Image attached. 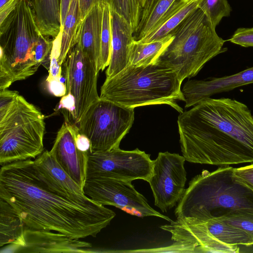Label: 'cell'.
Returning a JSON list of instances; mask_svg holds the SVG:
<instances>
[{
	"instance_id": "8fae6325",
	"label": "cell",
	"mask_w": 253,
	"mask_h": 253,
	"mask_svg": "<svg viewBox=\"0 0 253 253\" xmlns=\"http://www.w3.org/2000/svg\"><path fill=\"white\" fill-rule=\"evenodd\" d=\"M67 93L75 99L77 125L90 106L99 99L97 91L98 72L96 66L76 43L69 50L63 63Z\"/></svg>"
},
{
	"instance_id": "d6a6232c",
	"label": "cell",
	"mask_w": 253,
	"mask_h": 253,
	"mask_svg": "<svg viewBox=\"0 0 253 253\" xmlns=\"http://www.w3.org/2000/svg\"><path fill=\"white\" fill-rule=\"evenodd\" d=\"M229 41L243 47H253V27L237 29Z\"/></svg>"
},
{
	"instance_id": "f35d334b",
	"label": "cell",
	"mask_w": 253,
	"mask_h": 253,
	"mask_svg": "<svg viewBox=\"0 0 253 253\" xmlns=\"http://www.w3.org/2000/svg\"><path fill=\"white\" fill-rule=\"evenodd\" d=\"M75 141L77 147L80 151L85 153L90 151V141L85 135L78 133L75 137Z\"/></svg>"
},
{
	"instance_id": "d590c367",
	"label": "cell",
	"mask_w": 253,
	"mask_h": 253,
	"mask_svg": "<svg viewBox=\"0 0 253 253\" xmlns=\"http://www.w3.org/2000/svg\"><path fill=\"white\" fill-rule=\"evenodd\" d=\"M46 82L48 90L53 95L62 97L66 94V84L60 80L53 79Z\"/></svg>"
},
{
	"instance_id": "30bf717a",
	"label": "cell",
	"mask_w": 253,
	"mask_h": 253,
	"mask_svg": "<svg viewBox=\"0 0 253 253\" xmlns=\"http://www.w3.org/2000/svg\"><path fill=\"white\" fill-rule=\"evenodd\" d=\"M83 191L87 197L103 206L110 205L125 209L141 217L156 216L171 221L169 217L151 207L130 181L104 177L87 179Z\"/></svg>"
},
{
	"instance_id": "4316f807",
	"label": "cell",
	"mask_w": 253,
	"mask_h": 253,
	"mask_svg": "<svg viewBox=\"0 0 253 253\" xmlns=\"http://www.w3.org/2000/svg\"><path fill=\"white\" fill-rule=\"evenodd\" d=\"M111 10L122 16L132 27L134 32L139 22L142 7L138 0H102Z\"/></svg>"
},
{
	"instance_id": "ab89813d",
	"label": "cell",
	"mask_w": 253,
	"mask_h": 253,
	"mask_svg": "<svg viewBox=\"0 0 253 253\" xmlns=\"http://www.w3.org/2000/svg\"><path fill=\"white\" fill-rule=\"evenodd\" d=\"M71 0H61V19L62 26L68 11Z\"/></svg>"
},
{
	"instance_id": "484cf974",
	"label": "cell",
	"mask_w": 253,
	"mask_h": 253,
	"mask_svg": "<svg viewBox=\"0 0 253 253\" xmlns=\"http://www.w3.org/2000/svg\"><path fill=\"white\" fill-rule=\"evenodd\" d=\"M205 221L211 233L222 242L232 246H251L248 236L239 228L216 218Z\"/></svg>"
},
{
	"instance_id": "9a60e30c",
	"label": "cell",
	"mask_w": 253,
	"mask_h": 253,
	"mask_svg": "<svg viewBox=\"0 0 253 253\" xmlns=\"http://www.w3.org/2000/svg\"><path fill=\"white\" fill-rule=\"evenodd\" d=\"M65 121L57 132L50 152L65 171L83 190L86 180L87 153L77 147L75 137L79 132L78 126L69 121L64 115Z\"/></svg>"
},
{
	"instance_id": "603a6c76",
	"label": "cell",
	"mask_w": 253,
	"mask_h": 253,
	"mask_svg": "<svg viewBox=\"0 0 253 253\" xmlns=\"http://www.w3.org/2000/svg\"><path fill=\"white\" fill-rule=\"evenodd\" d=\"M173 39L169 33L165 37L149 42L133 40L129 46V64L135 66L155 63Z\"/></svg>"
},
{
	"instance_id": "7402d4cb",
	"label": "cell",
	"mask_w": 253,
	"mask_h": 253,
	"mask_svg": "<svg viewBox=\"0 0 253 253\" xmlns=\"http://www.w3.org/2000/svg\"><path fill=\"white\" fill-rule=\"evenodd\" d=\"M25 226L14 208L0 198V247L18 243Z\"/></svg>"
},
{
	"instance_id": "836d02e7",
	"label": "cell",
	"mask_w": 253,
	"mask_h": 253,
	"mask_svg": "<svg viewBox=\"0 0 253 253\" xmlns=\"http://www.w3.org/2000/svg\"><path fill=\"white\" fill-rule=\"evenodd\" d=\"M233 177L238 183L253 192V164L239 168H234Z\"/></svg>"
},
{
	"instance_id": "5b68a950",
	"label": "cell",
	"mask_w": 253,
	"mask_h": 253,
	"mask_svg": "<svg viewBox=\"0 0 253 253\" xmlns=\"http://www.w3.org/2000/svg\"><path fill=\"white\" fill-rule=\"evenodd\" d=\"M215 29L198 7L170 32L173 39L155 63L173 70L181 82L195 76L206 63L227 50Z\"/></svg>"
},
{
	"instance_id": "52a82bcc",
	"label": "cell",
	"mask_w": 253,
	"mask_h": 253,
	"mask_svg": "<svg viewBox=\"0 0 253 253\" xmlns=\"http://www.w3.org/2000/svg\"><path fill=\"white\" fill-rule=\"evenodd\" d=\"M44 116L19 94L0 113V165L35 159L43 152Z\"/></svg>"
},
{
	"instance_id": "3957f363",
	"label": "cell",
	"mask_w": 253,
	"mask_h": 253,
	"mask_svg": "<svg viewBox=\"0 0 253 253\" xmlns=\"http://www.w3.org/2000/svg\"><path fill=\"white\" fill-rule=\"evenodd\" d=\"M181 83L173 70L160 64L135 66L128 63L116 75L106 78L99 97L131 108L166 104L182 113L183 109L177 103L185 102Z\"/></svg>"
},
{
	"instance_id": "8992f818",
	"label": "cell",
	"mask_w": 253,
	"mask_h": 253,
	"mask_svg": "<svg viewBox=\"0 0 253 253\" xmlns=\"http://www.w3.org/2000/svg\"><path fill=\"white\" fill-rule=\"evenodd\" d=\"M41 34L29 0H19L0 23V90L37 72L35 47Z\"/></svg>"
},
{
	"instance_id": "9c48e42d",
	"label": "cell",
	"mask_w": 253,
	"mask_h": 253,
	"mask_svg": "<svg viewBox=\"0 0 253 253\" xmlns=\"http://www.w3.org/2000/svg\"><path fill=\"white\" fill-rule=\"evenodd\" d=\"M153 164L150 155L138 148L89 151L86 155V179L104 177L130 181L142 179L148 182L153 174Z\"/></svg>"
},
{
	"instance_id": "7c38bea8",
	"label": "cell",
	"mask_w": 253,
	"mask_h": 253,
	"mask_svg": "<svg viewBox=\"0 0 253 253\" xmlns=\"http://www.w3.org/2000/svg\"><path fill=\"white\" fill-rule=\"evenodd\" d=\"M154 161L153 172L148 183L155 205L163 212L173 208L185 191V159L178 154L160 152Z\"/></svg>"
},
{
	"instance_id": "f1b7e54d",
	"label": "cell",
	"mask_w": 253,
	"mask_h": 253,
	"mask_svg": "<svg viewBox=\"0 0 253 253\" xmlns=\"http://www.w3.org/2000/svg\"><path fill=\"white\" fill-rule=\"evenodd\" d=\"M111 8L110 5L103 2V20L101 37V70L108 66L111 52Z\"/></svg>"
},
{
	"instance_id": "8d00e7d4",
	"label": "cell",
	"mask_w": 253,
	"mask_h": 253,
	"mask_svg": "<svg viewBox=\"0 0 253 253\" xmlns=\"http://www.w3.org/2000/svg\"><path fill=\"white\" fill-rule=\"evenodd\" d=\"M103 2L102 0H79L81 22L95 5Z\"/></svg>"
},
{
	"instance_id": "cb8c5ba5",
	"label": "cell",
	"mask_w": 253,
	"mask_h": 253,
	"mask_svg": "<svg viewBox=\"0 0 253 253\" xmlns=\"http://www.w3.org/2000/svg\"><path fill=\"white\" fill-rule=\"evenodd\" d=\"M175 0H147L142 8L139 22L133 34L134 40L140 41L152 32Z\"/></svg>"
},
{
	"instance_id": "6da1fadb",
	"label": "cell",
	"mask_w": 253,
	"mask_h": 253,
	"mask_svg": "<svg viewBox=\"0 0 253 253\" xmlns=\"http://www.w3.org/2000/svg\"><path fill=\"white\" fill-rule=\"evenodd\" d=\"M33 160L1 166L0 198L16 211L26 227L61 233L73 239L95 237L116 215L91 200L77 202L45 188L37 177Z\"/></svg>"
},
{
	"instance_id": "7a4b0ae2",
	"label": "cell",
	"mask_w": 253,
	"mask_h": 253,
	"mask_svg": "<svg viewBox=\"0 0 253 253\" xmlns=\"http://www.w3.org/2000/svg\"><path fill=\"white\" fill-rule=\"evenodd\" d=\"M177 124L186 161L222 166L253 164V115L245 104L206 98L180 113Z\"/></svg>"
},
{
	"instance_id": "44dd1931",
	"label": "cell",
	"mask_w": 253,
	"mask_h": 253,
	"mask_svg": "<svg viewBox=\"0 0 253 253\" xmlns=\"http://www.w3.org/2000/svg\"><path fill=\"white\" fill-rule=\"evenodd\" d=\"M41 33L53 39L62 32L61 0H29Z\"/></svg>"
},
{
	"instance_id": "83f0119b",
	"label": "cell",
	"mask_w": 253,
	"mask_h": 253,
	"mask_svg": "<svg viewBox=\"0 0 253 253\" xmlns=\"http://www.w3.org/2000/svg\"><path fill=\"white\" fill-rule=\"evenodd\" d=\"M216 218L243 230L253 246V210H236Z\"/></svg>"
},
{
	"instance_id": "e0dca14e",
	"label": "cell",
	"mask_w": 253,
	"mask_h": 253,
	"mask_svg": "<svg viewBox=\"0 0 253 253\" xmlns=\"http://www.w3.org/2000/svg\"><path fill=\"white\" fill-rule=\"evenodd\" d=\"M253 84V67L230 76L187 81L181 91L185 98V108L194 106L203 99Z\"/></svg>"
},
{
	"instance_id": "277c9868",
	"label": "cell",
	"mask_w": 253,
	"mask_h": 253,
	"mask_svg": "<svg viewBox=\"0 0 253 253\" xmlns=\"http://www.w3.org/2000/svg\"><path fill=\"white\" fill-rule=\"evenodd\" d=\"M233 169L224 166L195 176L175 210L177 219L205 221L236 210H253V192L234 179Z\"/></svg>"
},
{
	"instance_id": "5bb4252c",
	"label": "cell",
	"mask_w": 253,
	"mask_h": 253,
	"mask_svg": "<svg viewBox=\"0 0 253 253\" xmlns=\"http://www.w3.org/2000/svg\"><path fill=\"white\" fill-rule=\"evenodd\" d=\"M91 247L89 243L61 233L25 226L21 240L3 246L0 253H88L93 252Z\"/></svg>"
},
{
	"instance_id": "f546056e",
	"label": "cell",
	"mask_w": 253,
	"mask_h": 253,
	"mask_svg": "<svg viewBox=\"0 0 253 253\" xmlns=\"http://www.w3.org/2000/svg\"><path fill=\"white\" fill-rule=\"evenodd\" d=\"M198 7L215 28L223 17L230 15L231 11L227 0H202Z\"/></svg>"
},
{
	"instance_id": "1f68e13d",
	"label": "cell",
	"mask_w": 253,
	"mask_h": 253,
	"mask_svg": "<svg viewBox=\"0 0 253 253\" xmlns=\"http://www.w3.org/2000/svg\"><path fill=\"white\" fill-rule=\"evenodd\" d=\"M61 33L53 40L52 47L50 53V67L48 76L46 81L53 79L60 80L61 77V66L60 64V56L61 52Z\"/></svg>"
},
{
	"instance_id": "ac0fdd59",
	"label": "cell",
	"mask_w": 253,
	"mask_h": 253,
	"mask_svg": "<svg viewBox=\"0 0 253 253\" xmlns=\"http://www.w3.org/2000/svg\"><path fill=\"white\" fill-rule=\"evenodd\" d=\"M111 52L106 71V78L114 77L129 63V46L134 40V31L121 15L111 10Z\"/></svg>"
},
{
	"instance_id": "ffe728a7",
	"label": "cell",
	"mask_w": 253,
	"mask_h": 253,
	"mask_svg": "<svg viewBox=\"0 0 253 253\" xmlns=\"http://www.w3.org/2000/svg\"><path fill=\"white\" fill-rule=\"evenodd\" d=\"M202 0H175L164 15L155 29L139 41L149 42L165 37L190 13L197 9Z\"/></svg>"
},
{
	"instance_id": "ba28073f",
	"label": "cell",
	"mask_w": 253,
	"mask_h": 253,
	"mask_svg": "<svg viewBox=\"0 0 253 253\" xmlns=\"http://www.w3.org/2000/svg\"><path fill=\"white\" fill-rule=\"evenodd\" d=\"M134 119V108L100 98L83 116L78 127L89 139L91 152L109 151L119 147Z\"/></svg>"
},
{
	"instance_id": "e575fe53",
	"label": "cell",
	"mask_w": 253,
	"mask_h": 253,
	"mask_svg": "<svg viewBox=\"0 0 253 253\" xmlns=\"http://www.w3.org/2000/svg\"><path fill=\"white\" fill-rule=\"evenodd\" d=\"M64 109L67 111L73 121L75 116L76 102L74 96L67 93L60 99L58 109Z\"/></svg>"
},
{
	"instance_id": "4dcf8cb0",
	"label": "cell",
	"mask_w": 253,
	"mask_h": 253,
	"mask_svg": "<svg viewBox=\"0 0 253 253\" xmlns=\"http://www.w3.org/2000/svg\"><path fill=\"white\" fill-rule=\"evenodd\" d=\"M53 40L41 34L35 47V58L36 62L42 65L47 70L50 67V53Z\"/></svg>"
},
{
	"instance_id": "74e56055",
	"label": "cell",
	"mask_w": 253,
	"mask_h": 253,
	"mask_svg": "<svg viewBox=\"0 0 253 253\" xmlns=\"http://www.w3.org/2000/svg\"><path fill=\"white\" fill-rule=\"evenodd\" d=\"M19 0H0V23L15 8Z\"/></svg>"
},
{
	"instance_id": "d6986e66",
	"label": "cell",
	"mask_w": 253,
	"mask_h": 253,
	"mask_svg": "<svg viewBox=\"0 0 253 253\" xmlns=\"http://www.w3.org/2000/svg\"><path fill=\"white\" fill-rule=\"evenodd\" d=\"M103 2L95 5L80 22L76 42L96 66L101 70V37L103 20Z\"/></svg>"
},
{
	"instance_id": "d4e9b609",
	"label": "cell",
	"mask_w": 253,
	"mask_h": 253,
	"mask_svg": "<svg viewBox=\"0 0 253 253\" xmlns=\"http://www.w3.org/2000/svg\"><path fill=\"white\" fill-rule=\"evenodd\" d=\"M81 22L79 0H71L62 28L60 64L62 65L70 49L76 43V36Z\"/></svg>"
},
{
	"instance_id": "4fadbf2b",
	"label": "cell",
	"mask_w": 253,
	"mask_h": 253,
	"mask_svg": "<svg viewBox=\"0 0 253 253\" xmlns=\"http://www.w3.org/2000/svg\"><path fill=\"white\" fill-rule=\"evenodd\" d=\"M171 234V246L175 252L190 253H237L238 246L225 244L209 231L205 221L194 219L171 220L160 227Z\"/></svg>"
},
{
	"instance_id": "60d3db41",
	"label": "cell",
	"mask_w": 253,
	"mask_h": 253,
	"mask_svg": "<svg viewBox=\"0 0 253 253\" xmlns=\"http://www.w3.org/2000/svg\"><path fill=\"white\" fill-rule=\"evenodd\" d=\"M139 2L140 3V5L141 6V7L142 8L144 5L145 4L146 2H147V0H139Z\"/></svg>"
},
{
	"instance_id": "b9f144b4",
	"label": "cell",
	"mask_w": 253,
	"mask_h": 253,
	"mask_svg": "<svg viewBox=\"0 0 253 253\" xmlns=\"http://www.w3.org/2000/svg\"></svg>"
},
{
	"instance_id": "2e32d148",
	"label": "cell",
	"mask_w": 253,
	"mask_h": 253,
	"mask_svg": "<svg viewBox=\"0 0 253 253\" xmlns=\"http://www.w3.org/2000/svg\"><path fill=\"white\" fill-rule=\"evenodd\" d=\"M34 172L49 190L77 202L91 201L83 189L60 167L50 151H43L33 160Z\"/></svg>"
}]
</instances>
